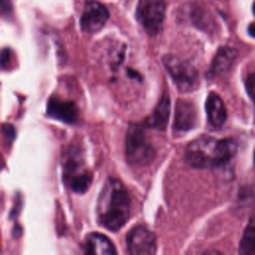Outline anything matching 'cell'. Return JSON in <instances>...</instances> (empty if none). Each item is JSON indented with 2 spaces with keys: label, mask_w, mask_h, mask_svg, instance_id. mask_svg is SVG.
<instances>
[{
  "label": "cell",
  "mask_w": 255,
  "mask_h": 255,
  "mask_svg": "<svg viewBox=\"0 0 255 255\" xmlns=\"http://www.w3.org/2000/svg\"><path fill=\"white\" fill-rule=\"evenodd\" d=\"M237 56L238 52L234 48H220L212 60L210 69L208 71V76L210 78H219L227 74L232 68Z\"/></svg>",
  "instance_id": "11"
},
{
  "label": "cell",
  "mask_w": 255,
  "mask_h": 255,
  "mask_svg": "<svg viewBox=\"0 0 255 255\" xmlns=\"http://www.w3.org/2000/svg\"><path fill=\"white\" fill-rule=\"evenodd\" d=\"M84 252L93 255H110L116 254L117 250L112 241L101 233H90L84 241Z\"/></svg>",
  "instance_id": "12"
},
{
  "label": "cell",
  "mask_w": 255,
  "mask_h": 255,
  "mask_svg": "<svg viewBox=\"0 0 255 255\" xmlns=\"http://www.w3.org/2000/svg\"><path fill=\"white\" fill-rule=\"evenodd\" d=\"M233 138L217 139L201 135L190 141L184 151L185 161L193 168H211L225 164L236 152Z\"/></svg>",
  "instance_id": "2"
},
{
  "label": "cell",
  "mask_w": 255,
  "mask_h": 255,
  "mask_svg": "<svg viewBox=\"0 0 255 255\" xmlns=\"http://www.w3.org/2000/svg\"><path fill=\"white\" fill-rule=\"evenodd\" d=\"M248 32H249V34H250L253 38H255V23L249 25V27H248Z\"/></svg>",
  "instance_id": "19"
},
{
  "label": "cell",
  "mask_w": 255,
  "mask_h": 255,
  "mask_svg": "<svg viewBox=\"0 0 255 255\" xmlns=\"http://www.w3.org/2000/svg\"><path fill=\"white\" fill-rule=\"evenodd\" d=\"M92 172L84 168V161L79 151L71 149L64 163V179L69 187L78 193H83L91 185Z\"/></svg>",
  "instance_id": "5"
},
{
  "label": "cell",
  "mask_w": 255,
  "mask_h": 255,
  "mask_svg": "<svg viewBox=\"0 0 255 255\" xmlns=\"http://www.w3.org/2000/svg\"><path fill=\"white\" fill-rule=\"evenodd\" d=\"M4 138L6 139V142H12V140L15 138V129L12 125L5 124L2 128Z\"/></svg>",
  "instance_id": "17"
},
{
  "label": "cell",
  "mask_w": 255,
  "mask_h": 255,
  "mask_svg": "<svg viewBox=\"0 0 255 255\" xmlns=\"http://www.w3.org/2000/svg\"><path fill=\"white\" fill-rule=\"evenodd\" d=\"M239 253L242 255L255 254V216L249 218L248 223L244 229L239 244Z\"/></svg>",
  "instance_id": "15"
},
{
  "label": "cell",
  "mask_w": 255,
  "mask_h": 255,
  "mask_svg": "<svg viewBox=\"0 0 255 255\" xmlns=\"http://www.w3.org/2000/svg\"><path fill=\"white\" fill-rule=\"evenodd\" d=\"M110 17V13L105 5L98 1H89L81 16L80 25L83 31L95 33L101 30Z\"/></svg>",
  "instance_id": "8"
},
{
  "label": "cell",
  "mask_w": 255,
  "mask_h": 255,
  "mask_svg": "<svg viewBox=\"0 0 255 255\" xmlns=\"http://www.w3.org/2000/svg\"><path fill=\"white\" fill-rule=\"evenodd\" d=\"M245 87L248 95L250 96L252 101L255 103V74H251L248 76L245 82Z\"/></svg>",
  "instance_id": "16"
},
{
  "label": "cell",
  "mask_w": 255,
  "mask_h": 255,
  "mask_svg": "<svg viewBox=\"0 0 255 255\" xmlns=\"http://www.w3.org/2000/svg\"><path fill=\"white\" fill-rule=\"evenodd\" d=\"M162 63L180 93H190L197 89L199 85L198 72L191 64L173 55H165Z\"/></svg>",
  "instance_id": "4"
},
{
  "label": "cell",
  "mask_w": 255,
  "mask_h": 255,
  "mask_svg": "<svg viewBox=\"0 0 255 255\" xmlns=\"http://www.w3.org/2000/svg\"><path fill=\"white\" fill-rule=\"evenodd\" d=\"M127 249L132 255H151L156 252V238L143 225L133 227L127 235Z\"/></svg>",
  "instance_id": "7"
},
{
  "label": "cell",
  "mask_w": 255,
  "mask_h": 255,
  "mask_svg": "<svg viewBox=\"0 0 255 255\" xmlns=\"http://www.w3.org/2000/svg\"><path fill=\"white\" fill-rule=\"evenodd\" d=\"M135 15L148 35H157L162 29L165 4L163 0H139Z\"/></svg>",
  "instance_id": "6"
},
{
  "label": "cell",
  "mask_w": 255,
  "mask_h": 255,
  "mask_svg": "<svg viewBox=\"0 0 255 255\" xmlns=\"http://www.w3.org/2000/svg\"><path fill=\"white\" fill-rule=\"evenodd\" d=\"M47 115L55 120L74 124L79 118V109L72 101L52 97L47 104Z\"/></svg>",
  "instance_id": "9"
},
{
  "label": "cell",
  "mask_w": 255,
  "mask_h": 255,
  "mask_svg": "<svg viewBox=\"0 0 255 255\" xmlns=\"http://www.w3.org/2000/svg\"><path fill=\"white\" fill-rule=\"evenodd\" d=\"M253 13L255 15V1H254V4H253Z\"/></svg>",
  "instance_id": "20"
},
{
  "label": "cell",
  "mask_w": 255,
  "mask_h": 255,
  "mask_svg": "<svg viewBox=\"0 0 255 255\" xmlns=\"http://www.w3.org/2000/svg\"><path fill=\"white\" fill-rule=\"evenodd\" d=\"M197 123V112L193 104L179 100L175 107L173 129L176 131H187L195 127Z\"/></svg>",
  "instance_id": "10"
},
{
  "label": "cell",
  "mask_w": 255,
  "mask_h": 255,
  "mask_svg": "<svg viewBox=\"0 0 255 255\" xmlns=\"http://www.w3.org/2000/svg\"><path fill=\"white\" fill-rule=\"evenodd\" d=\"M205 109L209 124L213 128H221L227 119V111L222 99L215 93L209 94Z\"/></svg>",
  "instance_id": "13"
},
{
  "label": "cell",
  "mask_w": 255,
  "mask_h": 255,
  "mask_svg": "<svg viewBox=\"0 0 255 255\" xmlns=\"http://www.w3.org/2000/svg\"><path fill=\"white\" fill-rule=\"evenodd\" d=\"M169 114H170V99L168 95L164 94L159 100L158 104L156 105L152 115L146 120L145 125L158 130H164L168 123Z\"/></svg>",
  "instance_id": "14"
},
{
  "label": "cell",
  "mask_w": 255,
  "mask_h": 255,
  "mask_svg": "<svg viewBox=\"0 0 255 255\" xmlns=\"http://www.w3.org/2000/svg\"><path fill=\"white\" fill-rule=\"evenodd\" d=\"M130 198L124 184L117 178H109L102 188L97 214L99 223L105 228L118 231L129 217Z\"/></svg>",
  "instance_id": "1"
},
{
  "label": "cell",
  "mask_w": 255,
  "mask_h": 255,
  "mask_svg": "<svg viewBox=\"0 0 255 255\" xmlns=\"http://www.w3.org/2000/svg\"><path fill=\"white\" fill-rule=\"evenodd\" d=\"M127 159L133 165H146L155 156V149L147 140L143 125H130L126 138Z\"/></svg>",
  "instance_id": "3"
},
{
  "label": "cell",
  "mask_w": 255,
  "mask_h": 255,
  "mask_svg": "<svg viewBox=\"0 0 255 255\" xmlns=\"http://www.w3.org/2000/svg\"><path fill=\"white\" fill-rule=\"evenodd\" d=\"M254 162H255V150H254Z\"/></svg>",
  "instance_id": "21"
},
{
  "label": "cell",
  "mask_w": 255,
  "mask_h": 255,
  "mask_svg": "<svg viewBox=\"0 0 255 255\" xmlns=\"http://www.w3.org/2000/svg\"><path fill=\"white\" fill-rule=\"evenodd\" d=\"M11 51L7 48L2 50V59H1V64H2V69H7L8 66L11 64Z\"/></svg>",
  "instance_id": "18"
}]
</instances>
